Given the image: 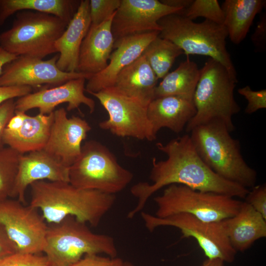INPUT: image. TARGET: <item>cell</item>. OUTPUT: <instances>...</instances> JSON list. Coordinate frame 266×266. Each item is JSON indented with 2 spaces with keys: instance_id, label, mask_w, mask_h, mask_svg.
<instances>
[{
  "instance_id": "obj_34",
  "label": "cell",
  "mask_w": 266,
  "mask_h": 266,
  "mask_svg": "<svg viewBox=\"0 0 266 266\" xmlns=\"http://www.w3.org/2000/svg\"><path fill=\"white\" fill-rule=\"evenodd\" d=\"M245 202L266 220V186L265 184L255 185L247 194Z\"/></svg>"
},
{
  "instance_id": "obj_2",
  "label": "cell",
  "mask_w": 266,
  "mask_h": 266,
  "mask_svg": "<svg viewBox=\"0 0 266 266\" xmlns=\"http://www.w3.org/2000/svg\"><path fill=\"white\" fill-rule=\"evenodd\" d=\"M30 205L40 210L48 224H58L67 217L98 226L113 206L115 195L77 188L67 182L38 181L31 185Z\"/></svg>"
},
{
  "instance_id": "obj_30",
  "label": "cell",
  "mask_w": 266,
  "mask_h": 266,
  "mask_svg": "<svg viewBox=\"0 0 266 266\" xmlns=\"http://www.w3.org/2000/svg\"><path fill=\"white\" fill-rule=\"evenodd\" d=\"M178 13L193 21L201 17L219 25H223L224 21L223 11L217 0H193Z\"/></svg>"
},
{
  "instance_id": "obj_19",
  "label": "cell",
  "mask_w": 266,
  "mask_h": 266,
  "mask_svg": "<svg viewBox=\"0 0 266 266\" xmlns=\"http://www.w3.org/2000/svg\"><path fill=\"white\" fill-rule=\"evenodd\" d=\"M114 14L100 24H91L81 44L77 72L95 74L107 66L114 44L111 30Z\"/></svg>"
},
{
  "instance_id": "obj_10",
  "label": "cell",
  "mask_w": 266,
  "mask_h": 266,
  "mask_svg": "<svg viewBox=\"0 0 266 266\" xmlns=\"http://www.w3.org/2000/svg\"><path fill=\"white\" fill-rule=\"evenodd\" d=\"M100 102L108 118L99 123L100 127L119 137L153 141V133L147 116L148 105L126 96L114 86L90 94Z\"/></svg>"
},
{
  "instance_id": "obj_27",
  "label": "cell",
  "mask_w": 266,
  "mask_h": 266,
  "mask_svg": "<svg viewBox=\"0 0 266 266\" xmlns=\"http://www.w3.org/2000/svg\"><path fill=\"white\" fill-rule=\"evenodd\" d=\"M200 77L197 64L187 57L173 71L168 72L157 85L154 99L165 96H177L193 101Z\"/></svg>"
},
{
  "instance_id": "obj_11",
  "label": "cell",
  "mask_w": 266,
  "mask_h": 266,
  "mask_svg": "<svg viewBox=\"0 0 266 266\" xmlns=\"http://www.w3.org/2000/svg\"><path fill=\"white\" fill-rule=\"evenodd\" d=\"M146 228L150 232L160 227L170 226L179 229L182 237H193L207 259H219L232 263L236 253L230 244L222 221L207 222L187 213H178L165 218L141 212Z\"/></svg>"
},
{
  "instance_id": "obj_24",
  "label": "cell",
  "mask_w": 266,
  "mask_h": 266,
  "mask_svg": "<svg viewBox=\"0 0 266 266\" xmlns=\"http://www.w3.org/2000/svg\"><path fill=\"white\" fill-rule=\"evenodd\" d=\"M158 79L142 54L120 71L114 87L126 96L148 105L154 99Z\"/></svg>"
},
{
  "instance_id": "obj_23",
  "label": "cell",
  "mask_w": 266,
  "mask_h": 266,
  "mask_svg": "<svg viewBox=\"0 0 266 266\" xmlns=\"http://www.w3.org/2000/svg\"><path fill=\"white\" fill-rule=\"evenodd\" d=\"M53 119L54 112L35 116L25 113L23 123L17 130L5 129L3 134L4 145L21 154L43 149L49 138Z\"/></svg>"
},
{
  "instance_id": "obj_35",
  "label": "cell",
  "mask_w": 266,
  "mask_h": 266,
  "mask_svg": "<svg viewBox=\"0 0 266 266\" xmlns=\"http://www.w3.org/2000/svg\"><path fill=\"white\" fill-rule=\"evenodd\" d=\"M120 258L101 256L100 254L87 255L71 266H122Z\"/></svg>"
},
{
  "instance_id": "obj_17",
  "label": "cell",
  "mask_w": 266,
  "mask_h": 266,
  "mask_svg": "<svg viewBox=\"0 0 266 266\" xmlns=\"http://www.w3.org/2000/svg\"><path fill=\"white\" fill-rule=\"evenodd\" d=\"M38 181L69 182V167L43 149L21 154L12 198L25 204L28 187Z\"/></svg>"
},
{
  "instance_id": "obj_31",
  "label": "cell",
  "mask_w": 266,
  "mask_h": 266,
  "mask_svg": "<svg viewBox=\"0 0 266 266\" xmlns=\"http://www.w3.org/2000/svg\"><path fill=\"white\" fill-rule=\"evenodd\" d=\"M121 0H90V16L92 25H98L115 14Z\"/></svg>"
},
{
  "instance_id": "obj_14",
  "label": "cell",
  "mask_w": 266,
  "mask_h": 266,
  "mask_svg": "<svg viewBox=\"0 0 266 266\" xmlns=\"http://www.w3.org/2000/svg\"><path fill=\"white\" fill-rule=\"evenodd\" d=\"M182 9L168 6L158 0H121L112 21L114 45L128 36L160 32L159 20Z\"/></svg>"
},
{
  "instance_id": "obj_13",
  "label": "cell",
  "mask_w": 266,
  "mask_h": 266,
  "mask_svg": "<svg viewBox=\"0 0 266 266\" xmlns=\"http://www.w3.org/2000/svg\"><path fill=\"white\" fill-rule=\"evenodd\" d=\"M58 57L59 54L43 60L27 56H17L4 66L0 75V86H26L33 88L47 84L54 87L74 79L85 78L88 80L93 75L61 71L56 65Z\"/></svg>"
},
{
  "instance_id": "obj_33",
  "label": "cell",
  "mask_w": 266,
  "mask_h": 266,
  "mask_svg": "<svg viewBox=\"0 0 266 266\" xmlns=\"http://www.w3.org/2000/svg\"><path fill=\"white\" fill-rule=\"evenodd\" d=\"M237 91L247 101L244 111L245 113L251 114L260 109L266 108V89L254 91L249 85H247L239 88Z\"/></svg>"
},
{
  "instance_id": "obj_36",
  "label": "cell",
  "mask_w": 266,
  "mask_h": 266,
  "mask_svg": "<svg viewBox=\"0 0 266 266\" xmlns=\"http://www.w3.org/2000/svg\"><path fill=\"white\" fill-rule=\"evenodd\" d=\"M15 112V101L10 99L0 104V149L4 147L3 134L6 125L14 115Z\"/></svg>"
},
{
  "instance_id": "obj_37",
  "label": "cell",
  "mask_w": 266,
  "mask_h": 266,
  "mask_svg": "<svg viewBox=\"0 0 266 266\" xmlns=\"http://www.w3.org/2000/svg\"><path fill=\"white\" fill-rule=\"evenodd\" d=\"M251 39L256 49L264 51L266 48V13L261 15Z\"/></svg>"
},
{
  "instance_id": "obj_32",
  "label": "cell",
  "mask_w": 266,
  "mask_h": 266,
  "mask_svg": "<svg viewBox=\"0 0 266 266\" xmlns=\"http://www.w3.org/2000/svg\"><path fill=\"white\" fill-rule=\"evenodd\" d=\"M0 266H51L45 256L15 252L0 260Z\"/></svg>"
},
{
  "instance_id": "obj_22",
  "label": "cell",
  "mask_w": 266,
  "mask_h": 266,
  "mask_svg": "<svg viewBox=\"0 0 266 266\" xmlns=\"http://www.w3.org/2000/svg\"><path fill=\"white\" fill-rule=\"evenodd\" d=\"M231 245L236 252H244L266 236V220L249 204L242 201L234 216L222 221Z\"/></svg>"
},
{
  "instance_id": "obj_12",
  "label": "cell",
  "mask_w": 266,
  "mask_h": 266,
  "mask_svg": "<svg viewBox=\"0 0 266 266\" xmlns=\"http://www.w3.org/2000/svg\"><path fill=\"white\" fill-rule=\"evenodd\" d=\"M0 226L15 245L17 252H43L48 226L36 208L17 200L1 201Z\"/></svg>"
},
{
  "instance_id": "obj_4",
  "label": "cell",
  "mask_w": 266,
  "mask_h": 266,
  "mask_svg": "<svg viewBox=\"0 0 266 266\" xmlns=\"http://www.w3.org/2000/svg\"><path fill=\"white\" fill-rule=\"evenodd\" d=\"M237 82L221 64L209 58L200 69L193 99L196 112L186 125V131L190 133L198 126L214 122L233 131V117L240 110L234 96Z\"/></svg>"
},
{
  "instance_id": "obj_26",
  "label": "cell",
  "mask_w": 266,
  "mask_h": 266,
  "mask_svg": "<svg viewBox=\"0 0 266 266\" xmlns=\"http://www.w3.org/2000/svg\"><path fill=\"white\" fill-rule=\"evenodd\" d=\"M80 2L74 0H0V25L15 13L25 10L51 14L68 24Z\"/></svg>"
},
{
  "instance_id": "obj_6",
  "label": "cell",
  "mask_w": 266,
  "mask_h": 266,
  "mask_svg": "<svg viewBox=\"0 0 266 266\" xmlns=\"http://www.w3.org/2000/svg\"><path fill=\"white\" fill-rule=\"evenodd\" d=\"M43 252L51 266H71L87 255H117L112 236L94 233L71 216L48 226Z\"/></svg>"
},
{
  "instance_id": "obj_29",
  "label": "cell",
  "mask_w": 266,
  "mask_h": 266,
  "mask_svg": "<svg viewBox=\"0 0 266 266\" xmlns=\"http://www.w3.org/2000/svg\"><path fill=\"white\" fill-rule=\"evenodd\" d=\"M21 155L8 146L0 149V201L12 198Z\"/></svg>"
},
{
  "instance_id": "obj_25",
  "label": "cell",
  "mask_w": 266,
  "mask_h": 266,
  "mask_svg": "<svg viewBox=\"0 0 266 266\" xmlns=\"http://www.w3.org/2000/svg\"><path fill=\"white\" fill-rule=\"evenodd\" d=\"M264 0H226L222 6L224 16L223 25L228 36L235 44L246 37L256 15L266 5Z\"/></svg>"
},
{
  "instance_id": "obj_18",
  "label": "cell",
  "mask_w": 266,
  "mask_h": 266,
  "mask_svg": "<svg viewBox=\"0 0 266 266\" xmlns=\"http://www.w3.org/2000/svg\"><path fill=\"white\" fill-rule=\"evenodd\" d=\"M159 33L152 32L128 36L115 44L109 63L103 70L88 80L85 91L91 94L114 86L120 71L139 57Z\"/></svg>"
},
{
  "instance_id": "obj_42",
  "label": "cell",
  "mask_w": 266,
  "mask_h": 266,
  "mask_svg": "<svg viewBox=\"0 0 266 266\" xmlns=\"http://www.w3.org/2000/svg\"><path fill=\"white\" fill-rule=\"evenodd\" d=\"M224 263L219 259H207L201 266H224Z\"/></svg>"
},
{
  "instance_id": "obj_28",
  "label": "cell",
  "mask_w": 266,
  "mask_h": 266,
  "mask_svg": "<svg viewBox=\"0 0 266 266\" xmlns=\"http://www.w3.org/2000/svg\"><path fill=\"white\" fill-rule=\"evenodd\" d=\"M184 54L183 50L171 41L155 37L146 47L142 55L158 79H163L168 72L175 59Z\"/></svg>"
},
{
  "instance_id": "obj_40",
  "label": "cell",
  "mask_w": 266,
  "mask_h": 266,
  "mask_svg": "<svg viewBox=\"0 0 266 266\" xmlns=\"http://www.w3.org/2000/svg\"><path fill=\"white\" fill-rule=\"evenodd\" d=\"M17 56L11 54L5 51L0 46V75L2 73V71L4 66L8 63L10 62L15 59Z\"/></svg>"
},
{
  "instance_id": "obj_38",
  "label": "cell",
  "mask_w": 266,
  "mask_h": 266,
  "mask_svg": "<svg viewBox=\"0 0 266 266\" xmlns=\"http://www.w3.org/2000/svg\"><path fill=\"white\" fill-rule=\"evenodd\" d=\"M30 86H0V104L15 98H20L32 91Z\"/></svg>"
},
{
  "instance_id": "obj_21",
  "label": "cell",
  "mask_w": 266,
  "mask_h": 266,
  "mask_svg": "<svg viewBox=\"0 0 266 266\" xmlns=\"http://www.w3.org/2000/svg\"><path fill=\"white\" fill-rule=\"evenodd\" d=\"M196 112L193 101L177 96L154 99L147 106V116L157 135L162 128L181 132Z\"/></svg>"
},
{
  "instance_id": "obj_7",
  "label": "cell",
  "mask_w": 266,
  "mask_h": 266,
  "mask_svg": "<svg viewBox=\"0 0 266 266\" xmlns=\"http://www.w3.org/2000/svg\"><path fill=\"white\" fill-rule=\"evenodd\" d=\"M67 25L51 14L22 11L17 13L11 27L0 33V46L17 57L42 59L56 53L55 43Z\"/></svg>"
},
{
  "instance_id": "obj_3",
  "label": "cell",
  "mask_w": 266,
  "mask_h": 266,
  "mask_svg": "<svg viewBox=\"0 0 266 266\" xmlns=\"http://www.w3.org/2000/svg\"><path fill=\"white\" fill-rule=\"evenodd\" d=\"M190 133L198 154L215 173L247 189L256 185V171L245 162L239 141L232 137L225 125L210 122L198 126Z\"/></svg>"
},
{
  "instance_id": "obj_41",
  "label": "cell",
  "mask_w": 266,
  "mask_h": 266,
  "mask_svg": "<svg viewBox=\"0 0 266 266\" xmlns=\"http://www.w3.org/2000/svg\"><path fill=\"white\" fill-rule=\"evenodd\" d=\"M193 0H162L163 3L173 7L185 9L192 3Z\"/></svg>"
},
{
  "instance_id": "obj_20",
  "label": "cell",
  "mask_w": 266,
  "mask_h": 266,
  "mask_svg": "<svg viewBox=\"0 0 266 266\" xmlns=\"http://www.w3.org/2000/svg\"><path fill=\"white\" fill-rule=\"evenodd\" d=\"M91 24L90 0H80L76 12L54 44L59 53L56 65L61 71H77L81 44Z\"/></svg>"
},
{
  "instance_id": "obj_5",
  "label": "cell",
  "mask_w": 266,
  "mask_h": 266,
  "mask_svg": "<svg viewBox=\"0 0 266 266\" xmlns=\"http://www.w3.org/2000/svg\"><path fill=\"white\" fill-rule=\"evenodd\" d=\"M161 27L159 36L173 43L187 56L209 57L221 64L230 75L237 79V73L226 47L228 33L225 26L205 20L196 23L174 13L158 21Z\"/></svg>"
},
{
  "instance_id": "obj_8",
  "label": "cell",
  "mask_w": 266,
  "mask_h": 266,
  "mask_svg": "<svg viewBox=\"0 0 266 266\" xmlns=\"http://www.w3.org/2000/svg\"><path fill=\"white\" fill-rule=\"evenodd\" d=\"M133 177L106 146L94 140L82 145L80 156L69 167V183L73 186L111 195L125 189Z\"/></svg>"
},
{
  "instance_id": "obj_15",
  "label": "cell",
  "mask_w": 266,
  "mask_h": 266,
  "mask_svg": "<svg viewBox=\"0 0 266 266\" xmlns=\"http://www.w3.org/2000/svg\"><path fill=\"white\" fill-rule=\"evenodd\" d=\"M91 129L89 124L79 116L68 118L64 108L55 110L49 138L43 149L69 167L80 156L82 143Z\"/></svg>"
},
{
  "instance_id": "obj_43",
  "label": "cell",
  "mask_w": 266,
  "mask_h": 266,
  "mask_svg": "<svg viewBox=\"0 0 266 266\" xmlns=\"http://www.w3.org/2000/svg\"><path fill=\"white\" fill-rule=\"evenodd\" d=\"M122 266H135L133 264L128 262H124Z\"/></svg>"
},
{
  "instance_id": "obj_9",
  "label": "cell",
  "mask_w": 266,
  "mask_h": 266,
  "mask_svg": "<svg viewBox=\"0 0 266 266\" xmlns=\"http://www.w3.org/2000/svg\"><path fill=\"white\" fill-rule=\"evenodd\" d=\"M154 200L157 205L154 215L157 217L184 213L207 222H218L234 216L242 202L235 198L179 184L166 186Z\"/></svg>"
},
{
  "instance_id": "obj_39",
  "label": "cell",
  "mask_w": 266,
  "mask_h": 266,
  "mask_svg": "<svg viewBox=\"0 0 266 266\" xmlns=\"http://www.w3.org/2000/svg\"><path fill=\"white\" fill-rule=\"evenodd\" d=\"M15 252H17L15 245L0 226V260Z\"/></svg>"
},
{
  "instance_id": "obj_1",
  "label": "cell",
  "mask_w": 266,
  "mask_h": 266,
  "mask_svg": "<svg viewBox=\"0 0 266 266\" xmlns=\"http://www.w3.org/2000/svg\"><path fill=\"white\" fill-rule=\"evenodd\" d=\"M156 146L167 158L161 161L153 158L149 176L152 183L139 182L131 188V194L137 202L128 212V218L132 219L141 212L148 199L156 192L171 184L242 199L249 192L248 189L227 180L213 171L198 154L189 135L185 134L166 144L158 142Z\"/></svg>"
},
{
  "instance_id": "obj_16",
  "label": "cell",
  "mask_w": 266,
  "mask_h": 266,
  "mask_svg": "<svg viewBox=\"0 0 266 266\" xmlns=\"http://www.w3.org/2000/svg\"><path fill=\"white\" fill-rule=\"evenodd\" d=\"M86 79L79 78L52 88H43L19 98L15 101V110L26 112L38 108L39 113L48 115L53 113L58 105L67 103L66 109L71 111L78 109L83 104L92 113L95 109V102L85 95Z\"/></svg>"
}]
</instances>
